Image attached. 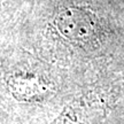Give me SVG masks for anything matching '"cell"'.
Instances as JSON below:
<instances>
[{
	"label": "cell",
	"instance_id": "1",
	"mask_svg": "<svg viewBox=\"0 0 124 124\" xmlns=\"http://www.w3.org/2000/svg\"><path fill=\"white\" fill-rule=\"evenodd\" d=\"M0 36L83 82L124 68V12L114 0H22Z\"/></svg>",
	"mask_w": 124,
	"mask_h": 124
},
{
	"label": "cell",
	"instance_id": "2",
	"mask_svg": "<svg viewBox=\"0 0 124 124\" xmlns=\"http://www.w3.org/2000/svg\"><path fill=\"white\" fill-rule=\"evenodd\" d=\"M83 83L22 47L0 44V124H48Z\"/></svg>",
	"mask_w": 124,
	"mask_h": 124
},
{
	"label": "cell",
	"instance_id": "3",
	"mask_svg": "<svg viewBox=\"0 0 124 124\" xmlns=\"http://www.w3.org/2000/svg\"><path fill=\"white\" fill-rule=\"evenodd\" d=\"M48 124H124V68L85 80Z\"/></svg>",
	"mask_w": 124,
	"mask_h": 124
},
{
	"label": "cell",
	"instance_id": "4",
	"mask_svg": "<svg viewBox=\"0 0 124 124\" xmlns=\"http://www.w3.org/2000/svg\"><path fill=\"white\" fill-rule=\"evenodd\" d=\"M114 1H115L116 4L120 6L121 9H122V10L124 12V0H114Z\"/></svg>",
	"mask_w": 124,
	"mask_h": 124
}]
</instances>
